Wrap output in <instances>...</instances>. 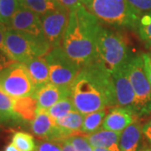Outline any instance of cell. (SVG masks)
<instances>
[{"label":"cell","mask_w":151,"mask_h":151,"mask_svg":"<svg viewBox=\"0 0 151 151\" xmlns=\"http://www.w3.org/2000/svg\"><path fill=\"white\" fill-rule=\"evenodd\" d=\"M70 97L76 110L83 115L117 107L112 76L97 60L80 69Z\"/></svg>","instance_id":"obj_1"},{"label":"cell","mask_w":151,"mask_h":151,"mask_svg":"<svg viewBox=\"0 0 151 151\" xmlns=\"http://www.w3.org/2000/svg\"><path fill=\"white\" fill-rule=\"evenodd\" d=\"M101 24L82 4L70 11L61 47L80 68L96 60L97 36Z\"/></svg>","instance_id":"obj_2"},{"label":"cell","mask_w":151,"mask_h":151,"mask_svg":"<svg viewBox=\"0 0 151 151\" xmlns=\"http://www.w3.org/2000/svg\"><path fill=\"white\" fill-rule=\"evenodd\" d=\"M98 21L116 29L137 30L139 15L127 0H81Z\"/></svg>","instance_id":"obj_3"},{"label":"cell","mask_w":151,"mask_h":151,"mask_svg":"<svg viewBox=\"0 0 151 151\" xmlns=\"http://www.w3.org/2000/svg\"><path fill=\"white\" fill-rule=\"evenodd\" d=\"M96 50V60L110 74L126 65L133 55L124 37L118 31L103 24L97 33Z\"/></svg>","instance_id":"obj_4"},{"label":"cell","mask_w":151,"mask_h":151,"mask_svg":"<svg viewBox=\"0 0 151 151\" xmlns=\"http://www.w3.org/2000/svg\"><path fill=\"white\" fill-rule=\"evenodd\" d=\"M4 43L11 58L19 63L45 56L52 49L47 40H42L9 28L6 29Z\"/></svg>","instance_id":"obj_5"},{"label":"cell","mask_w":151,"mask_h":151,"mask_svg":"<svg viewBox=\"0 0 151 151\" xmlns=\"http://www.w3.org/2000/svg\"><path fill=\"white\" fill-rule=\"evenodd\" d=\"M126 71L134 92V113L138 118L151 115V86L147 78L142 54L132 55Z\"/></svg>","instance_id":"obj_6"},{"label":"cell","mask_w":151,"mask_h":151,"mask_svg":"<svg viewBox=\"0 0 151 151\" xmlns=\"http://www.w3.org/2000/svg\"><path fill=\"white\" fill-rule=\"evenodd\" d=\"M50 71V82L62 88L71 89L80 67L66 55L61 45L52 48L45 55Z\"/></svg>","instance_id":"obj_7"},{"label":"cell","mask_w":151,"mask_h":151,"mask_svg":"<svg viewBox=\"0 0 151 151\" xmlns=\"http://www.w3.org/2000/svg\"><path fill=\"white\" fill-rule=\"evenodd\" d=\"M0 90L13 98H19L33 95L35 88L25 65L14 62L0 70Z\"/></svg>","instance_id":"obj_8"},{"label":"cell","mask_w":151,"mask_h":151,"mask_svg":"<svg viewBox=\"0 0 151 151\" xmlns=\"http://www.w3.org/2000/svg\"><path fill=\"white\" fill-rule=\"evenodd\" d=\"M69 16L70 10L60 5L52 12L40 16L45 37L51 48L61 45Z\"/></svg>","instance_id":"obj_9"},{"label":"cell","mask_w":151,"mask_h":151,"mask_svg":"<svg viewBox=\"0 0 151 151\" xmlns=\"http://www.w3.org/2000/svg\"><path fill=\"white\" fill-rule=\"evenodd\" d=\"M7 28L25 33L42 40H46L43 32L41 17L22 6L14 14Z\"/></svg>","instance_id":"obj_10"},{"label":"cell","mask_w":151,"mask_h":151,"mask_svg":"<svg viewBox=\"0 0 151 151\" xmlns=\"http://www.w3.org/2000/svg\"><path fill=\"white\" fill-rule=\"evenodd\" d=\"M126 65L111 74L116 104L117 107L129 108L134 113V92L126 71Z\"/></svg>","instance_id":"obj_11"},{"label":"cell","mask_w":151,"mask_h":151,"mask_svg":"<svg viewBox=\"0 0 151 151\" xmlns=\"http://www.w3.org/2000/svg\"><path fill=\"white\" fill-rule=\"evenodd\" d=\"M37 100V109H48L58 101L70 97L71 89L62 88L50 82L37 88L33 94Z\"/></svg>","instance_id":"obj_12"},{"label":"cell","mask_w":151,"mask_h":151,"mask_svg":"<svg viewBox=\"0 0 151 151\" xmlns=\"http://www.w3.org/2000/svg\"><path fill=\"white\" fill-rule=\"evenodd\" d=\"M137 119L139 118L129 108L114 107L106 115L102 124V129L121 133Z\"/></svg>","instance_id":"obj_13"},{"label":"cell","mask_w":151,"mask_h":151,"mask_svg":"<svg viewBox=\"0 0 151 151\" xmlns=\"http://www.w3.org/2000/svg\"><path fill=\"white\" fill-rule=\"evenodd\" d=\"M142 127L140 121L137 119L120 133V151H142L145 148L143 147Z\"/></svg>","instance_id":"obj_14"},{"label":"cell","mask_w":151,"mask_h":151,"mask_svg":"<svg viewBox=\"0 0 151 151\" xmlns=\"http://www.w3.org/2000/svg\"><path fill=\"white\" fill-rule=\"evenodd\" d=\"M27 69L35 90L50 82V71L45 56L35 57L23 63Z\"/></svg>","instance_id":"obj_15"},{"label":"cell","mask_w":151,"mask_h":151,"mask_svg":"<svg viewBox=\"0 0 151 151\" xmlns=\"http://www.w3.org/2000/svg\"><path fill=\"white\" fill-rule=\"evenodd\" d=\"M86 136L88 142L93 148H105L110 151H120V133L103 129Z\"/></svg>","instance_id":"obj_16"},{"label":"cell","mask_w":151,"mask_h":151,"mask_svg":"<svg viewBox=\"0 0 151 151\" xmlns=\"http://www.w3.org/2000/svg\"><path fill=\"white\" fill-rule=\"evenodd\" d=\"M13 111L19 121L32 122L37 111V100L34 95L14 98Z\"/></svg>","instance_id":"obj_17"},{"label":"cell","mask_w":151,"mask_h":151,"mask_svg":"<svg viewBox=\"0 0 151 151\" xmlns=\"http://www.w3.org/2000/svg\"><path fill=\"white\" fill-rule=\"evenodd\" d=\"M84 116L85 115L81 114L78 111L74 110L62 118L55 120V122L57 127L65 131L69 137H70L72 135L81 134L80 131L83 124Z\"/></svg>","instance_id":"obj_18"},{"label":"cell","mask_w":151,"mask_h":151,"mask_svg":"<svg viewBox=\"0 0 151 151\" xmlns=\"http://www.w3.org/2000/svg\"><path fill=\"white\" fill-rule=\"evenodd\" d=\"M107 114H108V109H103L85 115L83 124L80 131L81 134L88 135L98 131L99 129L102 127L103 120Z\"/></svg>","instance_id":"obj_19"},{"label":"cell","mask_w":151,"mask_h":151,"mask_svg":"<svg viewBox=\"0 0 151 151\" xmlns=\"http://www.w3.org/2000/svg\"><path fill=\"white\" fill-rule=\"evenodd\" d=\"M20 5L36 13L40 16L52 12L59 7V4L54 0H19Z\"/></svg>","instance_id":"obj_20"},{"label":"cell","mask_w":151,"mask_h":151,"mask_svg":"<svg viewBox=\"0 0 151 151\" xmlns=\"http://www.w3.org/2000/svg\"><path fill=\"white\" fill-rule=\"evenodd\" d=\"M14 98L0 90V122L3 124L19 122V119L13 111Z\"/></svg>","instance_id":"obj_21"},{"label":"cell","mask_w":151,"mask_h":151,"mask_svg":"<svg viewBox=\"0 0 151 151\" xmlns=\"http://www.w3.org/2000/svg\"><path fill=\"white\" fill-rule=\"evenodd\" d=\"M20 7L19 0H0V23L7 27Z\"/></svg>","instance_id":"obj_22"},{"label":"cell","mask_w":151,"mask_h":151,"mask_svg":"<svg viewBox=\"0 0 151 151\" xmlns=\"http://www.w3.org/2000/svg\"><path fill=\"white\" fill-rule=\"evenodd\" d=\"M74 110L76 109L71 97H65L55 103L50 108H49L47 112L52 119L56 120Z\"/></svg>","instance_id":"obj_23"},{"label":"cell","mask_w":151,"mask_h":151,"mask_svg":"<svg viewBox=\"0 0 151 151\" xmlns=\"http://www.w3.org/2000/svg\"><path fill=\"white\" fill-rule=\"evenodd\" d=\"M20 151H35L36 145L32 135L26 132L18 131L12 136V142Z\"/></svg>","instance_id":"obj_24"},{"label":"cell","mask_w":151,"mask_h":151,"mask_svg":"<svg viewBox=\"0 0 151 151\" xmlns=\"http://www.w3.org/2000/svg\"><path fill=\"white\" fill-rule=\"evenodd\" d=\"M136 32L138 33L142 40H151V12H148L141 15Z\"/></svg>","instance_id":"obj_25"},{"label":"cell","mask_w":151,"mask_h":151,"mask_svg":"<svg viewBox=\"0 0 151 151\" xmlns=\"http://www.w3.org/2000/svg\"><path fill=\"white\" fill-rule=\"evenodd\" d=\"M76 151H93L92 146L86 139V135L76 134L68 138Z\"/></svg>","instance_id":"obj_26"},{"label":"cell","mask_w":151,"mask_h":151,"mask_svg":"<svg viewBox=\"0 0 151 151\" xmlns=\"http://www.w3.org/2000/svg\"><path fill=\"white\" fill-rule=\"evenodd\" d=\"M127 2L139 15L151 12V0H127Z\"/></svg>","instance_id":"obj_27"},{"label":"cell","mask_w":151,"mask_h":151,"mask_svg":"<svg viewBox=\"0 0 151 151\" xmlns=\"http://www.w3.org/2000/svg\"><path fill=\"white\" fill-rule=\"evenodd\" d=\"M35 151H62V148L60 143L45 140L39 143Z\"/></svg>","instance_id":"obj_28"},{"label":"cell","mask_w":151,"mask_h":151,"mask_svg":"<svg viewBox=\"0 0 151 151\" xmlns=\"http://www.w3.org/2000/svg\"><path fill=\"white\" fill-rule=\"evenodd\" d=\"M6 29H7V27H6L5 25L0 23V53L4 54L7 57H9V59L13 60L11 58L10 55H9L8 50L6 48L5 43H4V35H5Z\"/></svg>","instance_id":"obj_29"},{"label":"cell","mask_w":151,"mask_h":151,"mask_svg":"<svg viewBox=\"0 0 151 151\" xmlns=\"http://www.w3.org/2000/svg\"><path fill=\"white\" fill-rule=\"evenodd\" d=\"M142 57L144 60V66H145L146 76L151 86V52L150 53H142Z\"/></svg>","instance_id":"obj_30"},{"label":"cell","mask_w":151,"mask_h":151,"mask_svg":"<svg viewBox=\"0 0 151 151\" xmlns=\"http://www.w3.org/2000/svg\"><path fill=\"white\" fill-rule=\"evenodd\" d=\"M58 4L70 11L81 5V0H58Z\"/></svg>","instance_id":"obj_31"},{"label":"cell","mask_w":151,"mask_h":151,"mask_svg":"<svg viewBox=\"0 0 151 151\" xmlns=\"http://www.w3.org/2000/svg\"><path fill=\"white\" fill-rule=\"evenodd\" d=\"M143 134L148 142L151 145V118L147 120L145 124L142 127Z\"/></svg>","instance_id":"obj_32"},{"label":"cell","mask_w":151,"mask_h":151,"mask_svg":"<svg viewBox=\"0 0 151 151\" xmlns=\"http://www.w3.org/2000/svg\"><path fill=\"white\" fill-rule=\"evenodd\" d=\"M14 62H16V61H14V60L9 59L6 55L0 53V70L4 69L8 66H9L12 64H14Z\"/></svg>","instance_id":"obj_33"},{"label":"cell","mask_w":151,"mask_h":151,"mask_svg":"<svg viewBox=\"0 0 151 151\" xmlns=\"http://www.w3.org/2000/svg\"><path fill=\"white\" fill-rule=\"evenodd\" d=\"M60 144L62 148V151H76L74 147L72 146L71 143L68 139H65L63 141H61Z\"/></svg>","instance_id":"obj_34"},{"label":"cell","mask_w":151,"mask_h":151,"mask_svg":"<svg viewBox=\"0 0 151 151\" xmlns=\"http://www.w3.org/2000/svg\"><path fill=\"white\" fill-rule=\"evenodd\" d=\"M3 151H20L18 148H17L16 146L14 145L12 143L9 144V145H8L6 146L5 148H4V150Z\"/></svg>","instance_id":"obj_35"},{"label":"cell","mask_w":151,"mask_h":151,"mask_svg":"<svg viewBox=\"0 0 151 151\" xmlns=\"http://www.w3.org/2000/svg\"><path fill=\"white\" fill-rule=\"evenodd\" d=\"M93 151H110L105 148H93Z\"/></svg>","instance_id":"obj_36"},{"label":"cell","mask_w":151,"mask_h":151,"mask_svg":"<svg viewBox=\"0 0 151 151\" xmlns=\"http://www.w3.org/2000/svg\"><path fill=\"white\" fill-rule=\"evenodd\" d=\"M146 43V46L148 47V48L150 49L151 50V40H148V41H145Z\"/></svg>","instance_id":"obj_37"},{"label":"cell","mask_w":151,"mask_h":151,"mask_svg":"<svg viewBox=\"0 0 151 151\" xmlns=\"http://www.w3.org/2000/svg\"><path fill=\"white\" fill-rule=\"evenodd\" d=\"M142 151H151V147H145Z\"/></svg>","instance_id":"obj_38"},{"label":"cell","mask_w":151,"mask_h":151,"mask_svg":"<svg viewBox=\"0 0 151 151\" xmlns=\"http://www.w3.org/2000/svg\"><path fill=\"white\" fill-rule=\"evenodd\" d=\"M54 1H55V2H57V3H58V0H54Z\"/></svg>","instance_id":"obj_39"},{"label":"cell","mask_w":151,"mask_h":151,"mask_svg":"<svg viewBox=\"0 0 151 151\" xmlns=\"http://www.w3.org/2000/svg\"><path fill=\"white\" fill-rule=\"evenodd\" d=\"M0 123H1V122H0Z\"/></svg>","instance_id":"obj_40"}]
</instances>
